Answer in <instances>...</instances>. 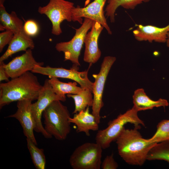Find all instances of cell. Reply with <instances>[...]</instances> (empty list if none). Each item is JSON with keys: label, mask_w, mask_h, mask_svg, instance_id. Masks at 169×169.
<instances>
[{"label": "cell", "mask_w": 169, "mask_h": 169, "mask_svg": "<svg viewBox=\"0 0 169 169\" xmlns=\"http://www.w3.org/2000/svg\"><path fill=\"white\" fill-rule=\"evenodd\" d=\"M107 0H94L87 6L74 7L72 10V21L82 23V18L93 20L100 24L110 34L112 32L104 14V7Z\"/></svg>", "instance_id": "obj_11"}, {"label": "cell", "mask_w": 169, "mask_h": 169, "mask_svg": "<svg viewBox=\"0 0 169 169\" xmlns=\"http://www.w3.org/2000/svg\"><path fill=\"white\" fill-rule=\"evenodd\" d=\"M43 64V62L35 60L32 49H28L22 55L13 59L7 64H5V68L8 77L13 79L31 71L35 65L42 66Z\"/></svg>", "instance_id": "obj_12"}, {"label": "cell", "mask_w": 169, "mask_h": 169, "mask_svg": "<svg viewBox=\"0 0 169 169\" xmlns=\"http://www.w3.org/2000/svg\"><path fill=\"white\" fill-rule=\"evenodd\" d=\"M5 0H0V29L13 32L14 33L23 29V21L15 11L8 13L4 6Z\"/></svg>", "instance_id": "obj_19"}, {"label": "cell", "mask_w": 169, "mask_h": 169, "mask_svg": "<svg viewBox=\"0 0 169 169\" xmlns=\"http://www.w3.org/2000/svg\"><path fill=\"white\" fill-rule=\"evenodd\" d=\"M28 148L30 152L32 162L37 169H44L46 158L44 150L39 148L30 139L27 138Z\"/></svg>", "instance_id": "obj_23"}, {"label": "cell", "mask_w": 169, "mask_h": 169, "mask_svg": "<svg viewBox=\"0 0 169 169\" xmlns=\"http://www.w3.org/2000/svg\"><path fill=\"white\" fill-rule=\"evenodd\" d=\"M149 139L156 143L169 141V120H164L159 123L156 132Z\"/></svg>", "instance_id": "obj_25"}, {"label": "cell", "mask_w": 169, "mask_h": 169, "mask_svg": "<svg viewBox=\"0 0 169 169\" xmlns=\"http://www.w3.org/2000/svg\"><path fill=\"white\" fill-rule=\"evenodd\" d=\"M116 60L115 57L105 56L101 64L99 73L92 75L95 80L93 83L92 91L93 103L92 106V113L99 124L101 118L100 111L104 105L102 95L105 83L109 71Z\"/></svg>", "instance_id": "obj_9"}, {"label": "cell", "mask_w": 169, "mask_h": 169, "mask_svg": "<svg viewBox=\"0 0 169 169\" xmlns=\"http://www.w3.org/2000/svg\"><path fill=\"white\" fill-rule=\"evenodd\" d=\"M66 100V97L58 95L54 92L49 79H46L37 101L31 105V113L35 124L34 131L41 133L45 138H52V136L46 131L42 125L41 117L43 112L53 101L57 100L65 101Z\"/></svg>", "instance_id": "obj_7"}, {"label": "cell", "mask_w": 169, "mask_h": 169, "mask_svg": "<svg viewBox=\"0 0 169 169\" xmlns=\"http://www.w3.org/2000/svg\"><path fill=\"white\" fill-rule=\"evenodd\" d=\"M5 64L3 61L0 62V81L5 80L9 81V77L6 72L5 68Z\"/></svg>", "instance_id": "obj_29"}, {"label": "cell", "mask_w": 169, "mask_h": 169, "mask_svg": "<svg viewBox=\"0 0 169 169\" xmlns=\"http://www.w3.org/2000/svg\"><path fill=\"white\" fill-rule=\"evenodd\" d=\"M118 153L126 163L141 166L150 150L156 144L144 138L138 129H123L116 140Z\"/></svg>", "instance_id": "obj_1"}, {"label": "cell", "mask_w": 169, "mask_h": 169, "mask_svg": "<svg viewBox=\"0 0 169 169\" xmlns=\"http://www.w3.org/2000/svg\"><path fill=\"white\" fill-rule=\"evenodd\" d=\"M34 47L31 37L27 34L23 29L14 33L7 49L0 58V62L3 61L17 52L26 51L28 49H33Z\"/></svg>", "instance_id": "obj_16"}, {"label": "cell", "mask_w": 169, "mask_h": 169, "mask_svg": "<svg viewBox=\"0 0 169 169\" xmlns=\"http://www.w3.org/2000/svg\"><path fill=\"white\" fill-rule=\"evenodd\" d=\"M151 0H108L105 8V16L110 18V22L115 21V13L117 8L121 6L127 9H134L138 5Z\"/></svg>", "instance_id": "obj_20"}, {"label": "cell", "mask_w": 169, "mask_h": 169, "mask_svg": "<svg viewBox=\"0 0 169 169\" xmlns=\"http://www.w3.org/2000/svg\"><path fill=\"white\" fill-rule=\"evenodd\" d=\"M33 73L27 72L0 84V107L23 100H37L43 85Z\"/></svg>", "instance_id": "obj_2"}, {"label": "cell", "mask_w": 169, "mask_h": 169, "mask_svg": "<svg viewBox=\"0 0 169 169\" xmlns=\"http://www.w3.org/2000/svg\"><path fill=\"white\" fill-rule=\"evenodd\" d=\"M32 101L23 100L18 101L17 110L14 114L7 117L13 118L20 122L23 129L24 135L37 145L33 131L35 124L32 116L31 106Z\"/></svg>", "instance_id": "obj_13"}, {"label": "cell", "mask_w": 169, "mask_h": 169, "mask_svg": "<svg viewBox=\"0 0 169 169\" xmlns=\"http://www.w3.org/2000/svg\"><path fill=\"white\" fill-rule=\"evenodd\" d=\"M95 21L85 18L80 27L76 29L75 33L70 41L57 43L55 48L59 52H63L64 61L70 60L76 65H80L79 58L84 43L85 36L91 29Z\"/></svg>", "instance_id": "obj_8"}, {"label": "cell", "mask_w": 169, "mask_h": 169, "mask_svg": "<svg viewBox=\"0 0 169 169\" xmlns=\"http://www.w3.org/2000/svg\"><path fill=\"white\" fill-rule=\"evenodd\" d=\"M133 107L138 112L151 110L154 107H165L168 106V101L160 98L156 100L151 99L146 94L143 88L136 89L132 96Z\"/></svg>", "instance_id": "obj_18"}, {"label": "cell", "mask_w": 169, "mask_h": 169, "mask_svg": "<svg viewBox=\"0 0 169 169\" xmlns=\"http://www.w3.org/2000/svg\"><path fill=\"white\" fill-rule=\"evenodd\" d=\"M166 43L167 46L169 48V32L167 34Z\"/></svg>", "instance_id": "obj_30"}, {"label": "cell", "mask_w": 169, "mask_h": 169, "mask_svg": "<svg viewBox=\"0 0 169 169\" xmlns=\"http://www.w3.org/2000/svg\"><path fill=\"white\" fill-rule=\"evenodd\" d=\"M49 80L54 92L64 97H66V94H77L83 89L81 87L78 86L77 82L75 81L64 83L55 77L50 78Z\"/></svg>", "instance_id": "obj_21"}, {"label": "cell", "mask_w": 169, "mask_h": 169, "mask_svg": "<svg viewBox=\"0 0 169 169\" xmlns=\"http://www.w3.org/2000/svg\"><path fill=\"white\" fill-rule=\"evenodd\" d=\"M103 27L99 23L94 21L90 31L86 34L84 40L85 49L83 59L90 64L96 62L101 55L98 47V40Z\"/></svg>", "instance_id": "obj_14"}, {"label": "cell", "mask_w": 169, "mask_h": 169, "mask_svg": "<svg viewBox=\"0 0 169 169\" xmlns=\"http://www.w3.org/2000/svg\"><path fill=\"white\" fill-rule=\"evenodd\" d=\"M74 3L65 0H49L45 6H39L38 12L46 15L52 24L51 33L59 35L62 33L60 24L64 20L72 21V10Z\"/></svg>", "instance_id": "obj_6"}, {"label": "cell", "mask_w": 169, "mask_h": 169, "mask_svg": "<svg viewBox=\"0 0 169 169\" xmlns=\"http://www.w3.org/2000/svg\"><path fill=\"white\" fill-rule=\"evenodd\" d=\"M31 72L47 75L49 78L55 77L72 80L78 83L83 89H88L92 92L93 83L89 79L87 71L79 72L73 68L67 69L36 65Z\"/></svg>", "instance_id": "obj_10"}, {"label": "cell", "mask_w": 169, "mask_h": 169, "mask_svg": "<svg viewBox=\"0 0 169 169\" xmlns=\"http://www.w3.org/2000/svg\"><path fill=\"white\" fill-rule=\"evenodd\" d=\"M92 92L87 89H83L80 93L76 94H67L69 98L74 100L75 109L73 113H77L86 109L88 107L92 106L93 103Z\"/></svg>", "instance_id": "obj_22"}, {"label": "cell", "mask_w": 169, "mask_h": 169, "mask_svg": "<svg viewBox=\"0 0 169 169\" xmlns=\"http://www.w3.org/2000/svg\"><path fill=\"white\" fill-rule=\"evenodd\" d=\"M14 35V33L9 30H6L0 33V52H1L5 46L9 44Z\"/></svg>", "instance_id": "obj_27"}, {"label": "cell", "mask_w": 169, "mask_h": 169, "mask_svg": "<svg viewBox=\"0 0 169 169\" xmlns=\"http://www.w3.org/2000/svg\"><path fill=\"white\" fill-rule=\"evenodd\" d=\"M169 32V24L162 28L139 24L132 33L135 39L139 41L164 43L166 42Z\"/></svg>", "instance_id": "obj_15"}, {"label": "cell", "mask_w": 169, "mask_h": 169, "mask_svg": "<svg viewBox=\"0 0 169 169\" xmlns=\"http://www.w3.org/2000/svg\"><path fill=\"white\" fill-rule=\"evenodd\" d=\"M102 148L98 143L86 142L77 147L71 155L69 162L74 169H100Z\"/></svg>", "instance_id": "obj_5"}, {"label": "cell", "mask_w": 169, "mask_h": 169, "mask_svg": "<svg viewBox=\"0 0 169 169\" xmlns=\"http://www.w3.org/2000/svg\"><path fill=\"white\" fill-rule=\"evenodd\" d=\"M23 29L25 33L31 37L36 36L39 32L38 23L33 19L27 20L23 24Z\"/></svg>", "instance_id": "obj_26"}, {"label": "cell", "mask_w": 169, "mask_h": 169, "mask_svg": "<svg viewBox=\"0 0 169 169\" xmlns=\"http://www.w3.org/2000/svg\"><path fill=\"white\" fill-rule=\"evenodd\" d=\"M118 165L115 161L113 154L107 156L102 162L101 168L102 169H116Z\"/></svg>", "instance_id": "obj_28"}, {"label": "cell", "mask_w": 169, "mask_h": 169, "mask_svg": "<svg viewBox=\"0 0 169 169\" xmlns=\"http://www.w3.org/2000/svg\"><path fill=\"white\" fill-rule=\"evenodd\" d=\"M147 160H164L169 164V141L156 143L150 151Z\"/></svg>", "instance_id": "obj_24"}, {"label": "cell", "mask_w": 169, "mask_h": 169, "mask_svg": "<svg viewBox=\"0 0 169 169\" xmlns=\"http://www.w3.org/2000/svg\"><path fill=\"white\" fill-rule=\"evenodd\" d=\"M44 128L52 137L59 141L65 140L71 131L70 114L61 101L51 102L44 111Z\"/></svg>", "instance_id": "obj_3"}, {"label": "cell", "mask_w": 169, "mask_h": 169, "mask_svg": "<svg viewBox=\"0 0 169 169\" xmlns=\"http://www.w3.org/2000/svg\"><path fill=\"white\" fill-rule=\"evenodd\" d=\"M138 111L133 107L123 114L110 121L105 128L98 131L96 135V142L103 149L109 148L111 143L116 140L120 135L125 125L128 123L133 124L135 128L138 129L141 125L145 126L144 122L138 116Z\"/></svg>", "instance_id": "obj_4"}, {"label": "cell", "mask_w": 169, "mask_h": 169, "mask_svg": "<svg viewBox=\"0 0 169 169\" xmlns=\"http://www.w3.org/2000/svg\"><path fill=\"white\" fill-rule=\"evenodd\" d=\"M89 106L86 109L75 113L72 118L69 119L70 123H73L77 127V132H84L89 136L90 131L99 130V124L94 115L90 112Z\"/></svg>", "instance_id": "obj_17"}]
</instances>
